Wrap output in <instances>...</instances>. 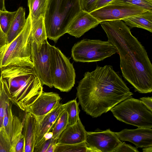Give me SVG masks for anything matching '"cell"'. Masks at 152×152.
<instances>
[{
    "label": "cell",
    "instance_id": "9",
    "mask_svg": "<svg viewBox=\"0 0 152 152\" xmlns=\"http://www.w3.org/2000/svg\"><path fill=\"white\" fill-rule=\"evenodd\" d=\"M148 11L133 6L125 4H108L89 13L100 22L103 21L122 20Z\"/></svg>",
    "mask_w": 152,
    "mask_h": 152
},
{
    "label": "cell",
    "instance_id": "40",
    "mask_svg": "<svg viewBox=\"0 0 152 152\" xmlns=\"http://www.w3.org/2000/svg\"><path fill=\"white\" fill-rule=\"evenodd\" d=\"M143 152H152V146L144 148L142 149Z\"/></svg>",
    "mask_w": 152,
    "mask_h": 152
},
{
    "label": "cell",
    "instance_id": "33",
    "mask_svg": "<svg viewBox=\"0 0 152 152\" xmlns=\"http://www.w3.org/2000/svg\"><path fill=\"white\" fill-rule=\"evenodd\" d=\"M139 152L137 148L125 142H122L114 151V152Z\"/></svg>",
    "mask_w": 152,
    "mask_h": 152
},
{
    "label": "cell",
    "instance_id": "31",
    "mask_svg": "<svg viewBox=\"0 0 152 152\" xmlns=\"http://www.w3.org/2000/svg\"><path fill=\"white\" fill-rule=\"evenodd\" d=\"M98 0H80L82 10L88 13L95 10Z\"/></svg>",
    "mask_w": 152,
    "mask_h": 152
},
{
    "label": "cell",
    "instance_id": "17",
    "mask_svg": "<svg viewBox=\"0 0 152 152\" xmlns=\"http://www.w3.org/2000/svg\"><path fill=\"white\" fill-rule=\"evenodd\" d=\"M23 121L14 115L11 138L10 152H24V139L23 134Z\"/></svg>",
    "mask_w": 152,
    "mask_h": 152
},
{
    "label": "cell",
    "instance_id": "26",
    "mask_svg": "<svg viewBox=\"0 0 152 152\" xmlns=\"http://www.w3.org/2000/svg\"><path fill=\"white\" fill-rule=\"evenodd\" d=\"M68 124V115L64 109L59 115L52 129V138L58 140Z\"/></svg>",
    "mask_w": 152,
    "mask_h": 152
},
{
    "label": "cell",
    "instance_id": "20",
    "mask_svg": "<svg viewBox=\"0 0 152 152\" xmlns=\"http://www.w3.org/2000/svg\"><path fill=\"white\" fill-rule=\"evenodd\" d=\"M26 21L25 10L23 7H20L17 10L6 34L8 43L13 40L22 31Z\"/></svg>",
    "mask_w": 152,
    "mask_h": 152
},
{
    "label": "cell",
    "instance_id": "14",
    "mask_svg": "<svg viewBox=\"0 0 152 152\" xmlns=\"http://www.w3.org/2000/svg\"><path fill=\"white\" fill-rule=\"evenodd\" d=\"M38 122L35 116L26 112L23 120V130L24 139V152H33Z\"/></svg>",
    "mask_w": 152,
    "mask_h": 152
},
{
    "label": "cell",
    "instance_id": "42",
    "mask_svg": "<svg viewBox=\"0 0 152 152\" xmlns=\"http://www.w3.org/2000/svg\"><path fill=\"white\" fill-rule=\"evenodd\" d=\"M1 129H1L0 128V131L1 130Z\"/></svg>",
    "mask_w": 152,
    "mask_h": 152
},
{
    "label": "cell",
    "instance_id": "3",
    "mask_svg": "<svg viewBox=\"0 0 152 152\" xmlns=\"http://www.w3.org/2000/svg\"><path fill=\"white\" fill-rule=\"evenodd\" d=\"M82 10L80 0H48L44 18L47 38L57 42Z\"/></svg>",
    "mask_w": 152,
    "mask_h": 152
},
{
    "label": "cell",
    "instance_id": "27",
    "mask_svg": "<svg viewBox=\"0 0 152 152\" xmlns=\"http://www.w3.org/2000/svg\"><path fill=\"white\" fill-rule=\"evenodd\" d=\"M79 103H77L76 99L70 101L64 104V110L68 115V121L69 125L75 124L80 119Z\"/></svg>",
    "mask_w": 152,
    "mask_h": 152
},
{
    "label": "cell",
    "instance_id": "28",
    "mask_svg": "<svg viewBox=\"0 0 152 152\" xmlns=\"http://www.w3.org/2000/svg\"><path fill=\"white\" fill-rule=\"evenodd\" d=\"M114 4L133 6L152 11V0H113L108 4Z\"/></svg>",
    "mask_w": 152,
    "mask_h": 152
},
{
    "label": "cell",
    "instance_id": "12",
    "mask_svg": "<svg viewBox=\"0 0 152 152\" xmlns=\"http://www.w3.org/2000/svg\"><path fill=\"white\" fill-rule=\"evenodd\" d=\"M115 133L120 140L130 142L137 148L152 146L151 128L138 127L134 129H126Z\"/></svg>",
    "mask_w": 152,
    "mask_h": 152
},
{
    "label": "cell",
    "instance_id": "21",
    "mask_svg": "<svg viewBox=\"0 0 152 152\" xmlns=\"http://www.w3.org/2000/svg\"><path fill=\"white\" fill-rule=\"evenodd\" d=\"M44 18L41 16L36 20H31L29 37L31 43L35 42L37 45H40L47 39Z\"/></svg>",
    "mask_w": 152,
    "mask_h": 152
},
{
    "label": "cell",
    "instance_id": "35",
    "mask_svg": "<svg viewBox=\"0 0 152 152\" xmlns=\"http://www.w3.org/2000/svg\"><path fill=\"white\" fill-rule=\"evenodd\" d=\"M140 100L145 106L150 111H152V98L149 97H142L140 98Z\"/></svg>",
    "mask_w": 152,
    "mask_h": 152
},
{
    "label": "cell",
    "instance_id": "4",
    "mask_svg": "<svg viewBox=\"0 0 152 152\" xmlns=\"http://www.w3.org/2000/svg\"><path fill=\"white\" fill-rule=\"evenodd\" d=\"M31 19L29 13L23 29L16 37L0 51V69L10 66L33 67L31 58V44L29 35Z\"/></svg>",
    "mask_w": 152,
    "mask_h": 152
},
{
    "label": "cell",
    "instance_id": "2",
    "mask_svg": "<svg viewBox=\"0 0 152 152\" xmlns=\"http://www.w3.org/2000/svg\"><path fill=\"white\" fill-rule=\"evenodd\" d=\"M82 110L93 118L100 116L133 94L112 66H97L86 72L77 88Z\"/></svg>",
    "mask_w": 152,
    "mask_h": 152
},
{
    "label": "cell",
    "instance_id": "38",
    "mask_svg": "<svg viewBox=\"0 0 152 152\" xmlns=\"http://www.w3.org/2000/svg\"><path fill=\"white\" fill-rule=\"evenodd\" d=\"M53 133L51 131H50L46 133L44 135L43 138L45 140H47L52 138Z\"/></svg>",
    "mask_w": 152,
    "mask_h": 152
},
{
    "label": "cell",
    "instance_id": "24",
    "mask_svg": "<svg viewBox=\"0 0 152 152\" xmlns=\"http://www.w3.org/2000/svg\"><path fill=\"white\" fill-rule=\"evenodd\" d=\"M96 152L88 147L83 142L75 144H60L56 143L54 152Z\"/></svg>",
    "mask_w": 152,
    "mask_h": 152
},
{
    "label": "cell",
    "instance_id": "29",
    "mask_svg": "<svg viewBox=\"0 0 152 152\" xmlns=\"http://www.w3.org/2000/svg\"><path fill=\"white\" fill-rule=\"evenodd\" d=\"M16 12L17 11L12 12L0 10V26L3 31L6 34Z\"/></svg>",
    "mask_w": 152,
    "mask_h": 152
},
{
    "label": "cell",
    "instance_id": "6",
    "mask_svg": "<svg viewBox=\"0 0 152 152\" xmlns=\"http://www.w3.org/2000/svg\"><path fill=\"white\" fill-rule=\"evenodd\" d=\"M117 52L115 47L108 41L85 39L75 44L71 55L75 61L91 62L102 61Z\"/></svg>",
    "mask_w": 152,
    "mask_h": 152
},
{
    "label": "cell",
    "instance_id": "19",
    "mask_svg": "<svg viewBox=\"0 0 152 152\" xmlns=\"http://www.w3.org/2000/svg\"><path fill=\"white\" fill-rule=\"evenodd\" d=\"M1 76L7 81L28 75L35 72L33 67L26 66H10L0 69Z\"/></svg>",
    "mask_w": 152,
    "mask_h": 152
},
{
    "label": "cell",
    "instance_id": "8",
    "mask_svg": "<svg viewBox=\"0 0 152 152\" xmlns=\"http://www.w3.org/2000/svg\"><path fill=\"white\" fill-rule=\"evenodd\" d=\"M31 58L33 68L43 86L53 87L51 73V45L47 40L37 45L31 44Z\"/></svg>",
    "mask_w": 152,
    "mask_h": 152
},
{
    "label": "cell",
    "instance_id": "41",
    "mask_svg": "<svg viewBox=\"0 0 152 152\" xmlns=\"http://www.w3.org/2000/svg\"><path fill=\"white\" fill-rule=\"evenodd\" d=\"M2 87V82H1V76L0 75V93L1 91Z\"/></svg>",
    "mask_w": 152,
    "mask_h": 152
},
{
    "label": "cell",
    "instance_id": "43",
    "mask_svg": "<svg viewBox=\"0 0 152 152\" xmlns=\"http://www.w3.org/2000/svg\"></svg>",
    "mask_w": 152,
    "mask_h": 152
},
{
    "label": "cell",
    "instance_id": "23",
    "mask_svg": "<svg viewBox=\"0 0 152 152\" xmlns=\"http://www.w3.org/2000/svg\"><path fill=\"white\" fill-rule=\"evenodd\" d=\"M1 82L2 87L0 94V128L2 129L6 103L11 102V94L7 80L1 77Z\"/></svg>",
    "mask_w": 152,
    "mask_h": 152
},
{
    "label": "cell",
    "instance_id": "15",
    "mask_svg": "<svg viewBox=\"0 0 152 152\" xmlns=\"http://www.w3.org/2000/svg\"><path fill=\"white\" fill-rule=\"evenodd\" d=\"M87 132L80 119L75 124L68 125L58 139L57 143L75 144L85 141Z\"/></svg>",
    "mask_w": 152,
    "mask_h": 152
},
{
    "label": "cell",
    "instance_id": "34",
    "mask_svg": "<svg viewBox=\"0 0 152 152\" xmlns=\"http://www.w3.org/2000/svg\"><path fill=\"white\" fill-rule=\"evenodd\" d=\"M7 44L8 41L7 35L3 31L0 26V51Z\"/></svg>",
    "mask_w": 152,
    "mask_h": 152
},
{
    "label": "cell",
    "instance_id": "13",
    "mask_svg": "<svg viewBox=\"0 0 152 152\" xmlns=\"http://www.w3.org/2000/svg\"><path fill=\"white\" fill-rule=\"evenodd\" d=\"M100 23L89 13L82 10L70 24L66 33L76 38H79Z\"/></svg>",
    "mask_w": 152,
    "mask_h": 152
},
{
    "label": "cell",
    "instance_id": "16",
    "mask_svg": "<svg viewBox=\"0 0 152 152\" xmlns=\"http://www.w3.org/2000/svg\"><path fill=\"white\" fill-rule=\"evenodd\" d=\"M64 109V104L60 103L56 107L38 120L35 146L39 144L46 133L52 130L56 120Z\"/></svg>",
    "mask_w": 152,
    "mask_h": 152
},
{
    "label": "cell",
    "instance_id": "7",
    "mask_svg": "<svg viewBox=\"0 0 152 152\" xmlns=\"http://www.w3.org/2000/svg\"><path fill=\"white\" fill-rule=\"evenodd\" d=\"M51 73L53 87L68 92L75 83L76 74L72 64L58 48L51 45Z\"/></svg>",
    "mask_w": 152,
    "mask_h": 152
},
{
    "label": "cell",
    "instance_id": "37",
    "mask_svg": "<svg viewBox=\"0 0 152 152\" xmlns=\"http://www.w3.org/2000/svg\"><path fill=\"white\" fill-rule=\"evenodd\" d=\"M57 140H54L53 142L49 146L46 152H54Z\"/></svg>",
    "mask_w": 152,
    "mask_h": 152
},
{
    "label": "cell",
    "instance_id": "36",
    "mask_svg": "<svg viewBox=\"0 0 152 152\" xmlns=\"http://www.w3.org/2000/svg\"><path fill=\"white\" fill-rule=\"evenodd\" d=\"M113 0H98L96 4L95 10L99 9L107 5Z\"/></svg>",
    "mask_w": 152,
    "mask_h": 152
},
{
    "label": "cell",
    "instance_id": "25",
    "mask_svg": "<svg viewBox=\"0 0 152 152\" xmlns=\"http://www.w3.org/2000/svg\"><path fill=\"white\" fill-rule=\"evenodd\" d=\"M12 103L10 101L6 103L2 129L10 141L12 130L13 120L14 115L13 114L12 110Z\"/></svg>",
    "mask_w": 152,
    "mask_h": 152
},
{
    "label": "cell",
    "instance_id": "30",
    "mask_svg": "<svg viewBox=\"0 0 152 152\" xmlns=\"http://www.w3.org/2000/svg\"><path fill=\"white\" fill-rule=\"evenodd\" d=\"M10 141L2 129L0 132V152H10Z\"/></svg>",
    "mask_w": 152,
    "mask_h": 152
},
{
    "label": "cell",
    "instance_id": "18",
    "mask_svg": "<svg viewBox=\"0 0 152 152\" xmlns=\"http://www.w3.org/2000/svg\"><path fill=\"white\" fill-rule=\"evenodd\" d=\"M121 20L131 28H140L152 32V11H147Z\"/></svg>",
    "mask_w": 152,
    "mask_h": 152
},
{
    "label": "cell",
    "instance_id": "10",
    "mask_svg": "<svg viewBox=\"0 0 152 152\" xmlns=\"http://www.w3.org/2000/svg\"><path fill=\"white\" fill-rule=\"evenodd\" d=\"M85 141L87 146L96 152H114L123 142L110 129L87 132Z\"/></svg>",
    "mask_w": 152,
    "mask_h": 152
},
{
    "label": "cell",
    "instance_id": "5",
    "mask_svg": "<svg viewBox=\"0 0 152 152\" xmlns=\"http://www.w3.org/2000/svg\"><path fill=\"white\" fill-rule=\"evenodd\" d=\"M110 110L118 120L126 124L138 127H152V111L140 100L132 97L127 99Z\"/></svg>",
    "mask_w": 152,
    "mask_h": 152
},
{
    "label": "cell",
    "instance_id": "1",
    "mask_svg": "<svg viewBox=\"0 0 152 152\" xmlns=\"http://www.w3.org/2000/svg\"><path fill=\"white\" fill-rule=\"evenodd\" d=\"M108 41L116 48L122 76L141 93L152 91V65L144 46L121 20L100 23Z\"/></svg>",
    "mask_w": 152,
    "mask_h": 152
},
{
    "label": "cell",
    "instance_id": "22",
    "mask_svg": "<svg viewBox=\"0 0 152 152\" xmlns=\"http://www.w3.org/2000/svg\"><path fill=\"white\" fill-rule=\"evenodd\" d=\"M48 0H28L31 20H37L41 16L44 17Z\"/></svg>",
    "mask_w": 152,
    "mask_h": 152
},
{
    "label": "cell",
    "instance_id": "39",
    "mask_svg": "<svg viewBox=\"0 0 152 152\" xmlns=\"http://www.w3.org/2000/svg\"><path fill=\"white\" fill-rule=\"evenodd\" d=\"M5 0H0V10L2 11H6L5 5Z\"/></svg>",
    "mask_w": 152,
    "mask_h": 152
},
{
    "label": "cell",
    "instance_id": "32",
    "mask_svg": "<svg viewBox=\"0 0 152 152\" xmlns=\"http://www.w3.org/2000/svg\"><path fill=\"white\" fill-rule=\"evenodd\" d=\"M54 139L52 138L45 140L42 138L39 144L35 146L33 152H46L49 145L53 142Z\"/></svg>",
    "mask_w": 152,
    "mask_h": 152
},
{
    "label": "cell",
    "instance_id": "11",
    "mask_svg": "<svg viewBox=\"0 0 152 152\" xmlns=\"http://www.w3.org/2000/svg\"><path fill=\"white\" fill-rule=\"evenodd\" d=\"M61 97L53 92H42L38 98L25 111L34 116L38 120L58 106L60 104Z\"/></svg>",
    "mask_w": 152,
    "mask_h": 152
}]
</instances>
